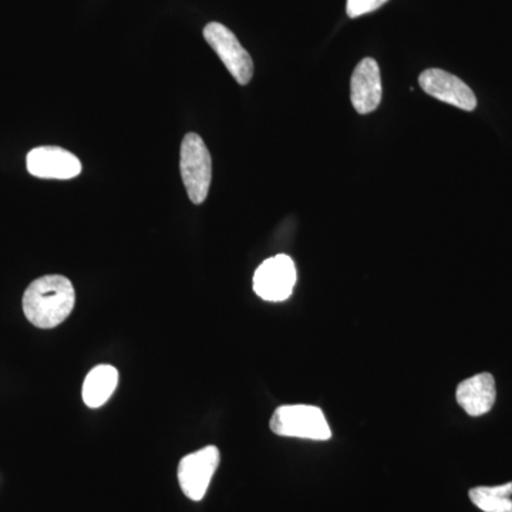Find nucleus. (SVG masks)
Returning <instances> with one entry per match:
<instances>
[{"label":"nucleus","mask_w":512,"mask_h":512,"mask_svg":"<svg viewBox=\"0 0 512 512\" xmlns=\"http://www.w3.org/2000/svg\"><path fill=\"white\" fill-rule=\"evenodd\" d=\"M76 302L70 279L63 275H46L36 279L23 295V312L32 325L53 329L69 318Z\"/></svg>","instance_id":"obj_1"},{"label":"nucleus","mask_w":512,"mask_h":512,"mask_svg":"<svg viewBox=\"0 0 512 512\" xmlns=\"http://www.w3.org/2000/svg\"><path fill=\"white\" fill-rule=\"evenodd\" d=\"M272 433L281 437L312 441L332 439L325 413L311 404H286L278 407L269 423Z\"/></svg>","instance_id":"obj_2"},{"label":"nucleus","mask_w":512,"mask_h":512,"mask_svg":"<svg viewBox=\"0 0 512 512\" xmlns=\"http://www.w3.org/2000/svg\"><path fill=\"white\" fill-rule=\"evenodd\" d=\"M180 170L188 198L200 205L207 200L212 180L210 151L198 134L188 133L181 144Z\"/></svg>","instance_id":"obj_3"},{"label":"nucleus","mask_w":512,"mask_h":512,"mask_svg":"<svg viewBox=\"0 0 512 512\" xmlns=\"http://www.w3.org/2000/svg\"><path fill=\"white\" fill-rule=\"evenodd\" d=\"M298 274L291 256L279 254L266 259L256 269L254 291L266 302H284L291 298Z\"/></svg>","instance_id":"obj_4"},{"label":"nucleus","mask_w":512,"mask_h":512,"mask_svg":"<svg viewBox=\"0 0 512 512\" xmlns=\"http://www.w3.org/2000/svg\"><path fill=\"white\" fill-rule=\"evenodd\" d=\"M204 37L239 84L245 86L251 82L254 76L252 57L227 26L218 22L208 23L204 29Z\"/></svg>","instance_id":"obj_5"},{"label":"nucleus","mask_w":512,"mask_h":512,"mask_svg":"<svg viewBox=\"0 0 512 512\" xmlns=\"http://www.w3.org/2000/svg\"><path fill=\"white\" fill-rule=\"evenodd\" d=\"M220 450L208 446L188 454L178 464V483L185 497L201 501L207 494L212 477L220 466Z\"/></svg>","instance_id":"obj_6"},{"label":"nucleus","mask_w":512,"mask_h":512,"mask_svg":"<svg viewBox=\"0 0 512 512\" xmlns=\"http://www.w3.org/2000/svg\"><path fill=\"white\" fill-rule=\"evenodd\" d=\"M26 164L33 177L45 180H72L82 173L79 158L60 147L33 148L26 158Z\"/></svg>","instance_id":"obj_7"},{"label":"nucleus","mask_w":512,"mask_h":512,"mask_svg":"<svg viewBox=\"0 0 512 512\" xmlns=\"http://www.w3.org/2000/svg\"><path fill=\"white\" fill-rule=\"evenodd\" d=\"M419 83L424 92L443 103L466 111H473L477 107L476 94L454 74L429 69L420 74Z\"/></svg>","instance_id":"obj_8"},{"label":"nucleus","mask_w":512,"mask_h":512,"mask_svg":"<svg viewBox=\"0 0 512 512\" xmlns=\"http://www.w3.org/2000/svg\"><path fill=\"white\" fill-rule=\"evenodd\" d=\"M383 87L380 67L375 59L366 57L357 64L350 80V100L359 114H369L380 106Z\"/></svg>","instance_id":"obj_9"},{"label":"nucleus","mask_w":512,"mask_h":512,"mask_svg":"<svg viewBox=\"0 0 512 512\" xmlns=\"http://www.w3.org/2000/svg\"><path fill=\"white\" fill-rule=\"evenodd\" d=\"M457 403L471 417H480L493 409L497 399L494 376L491 373H480L464 380L457 386Z\"/></svg>","instance_id":"obj_10"},{"label":"nucleus","mask_w":512,"mask_h":512,"mask_svg":"<svg viewBox=\"0 0 512 512\" xmlns=\"http://www.w3.org/2000/svg\"><path fill=\"white\" fill-rule=\"evenodd\" d=\"M119 372L116 367L99 365L90 370L83 384V402L90 409H99L116 392Z\"/></svg>","instance_id":"obj_11"},{"label":"nucleus","mask_w":512,"mask_h":512,"mask_svg":"<svg viewBox=\"0 0 512 512\" xmlns=\"http://www.w3.org/2000/svg\"><path fill=\"white\" fill-rule=\"evenodd\" d=\"M470 500L484 512H512V481L495 487L471 488Z\"/></svg>","instance_id":"obj_12"},{"label":"nucleus","mask_w":512,"mask_h":512,"mask_svg":"<svg viewBox=\"0 0 512 512\" xmlns=\"http://www.w3.org/2000/svg\"><path fill=\"white\" fill-rule=\"evenodd\" d=\"M387 2L389 0H348L346 13H348L350 19L360 18V16L367 15V13L376 12Z\"/></svg>","instance_id":"obj_13"}]
</instances>
